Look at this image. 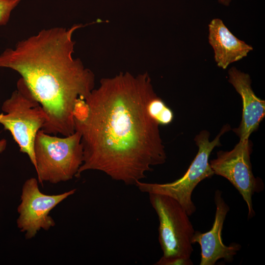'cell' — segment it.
Masks as SVG:
<instances>
[{
	"label": "cell",
	"instance_id": "cell-1",
	"mask_svg": "<svg viewBox=\"0 0 265 265\" xmlns=\"http://www.w3.org/2000/svg\"><path fill=\"white\" fill-rule=\"evenodd\" d=\"M157 95L147 73H120L103 79L85 99L87 108L74 119L81 135L83 162L76 177L88 170L135 185L152 166L165 162L159 125L147 106Z\"/></svg>",
	"mask_w": 265,
	"mask_h": 265
},
{
	"label": "cell",
	"instance_id": "cell-2",
	"mask_svg": "<svg viewBox=\"0 0 265 265\" xmlns=\"http://www.w3.org/2000/svg\"><path fill=\"white\" fill-rule=\"evenodd\" d=\"M82 26L42 29L0 55V68L18 72L40 103L47 115L42 130L49 134L65 136L75 132V104L94 87L93 73L73 57L72 36Z\"/></svg>",
	"mask_w": 265,
	"mask_h": 265
},
{
	"label": "cell",
	"instance_id": "cell-3",
	"mask_svg": "<svg viewBox=\"0 0 265 265\" xmlns=\"http://www.w3.org/2000/svg\"><path fill=\"white\" fill-rule=\"evenodd\" d=\"M159 221V241L163 252L156 265H192L194 229L182 205L168 196L148 193Z\"/></svg>",
	"mask_w": 265,
	"mask_h": 265
},
{
	"label": "cell",
	"instance_id": "cell-4",
	"mask_svg": "<svg viewBox=\"0 0 265 265\" xmlns=\"http://www.w3.org/2000/svg\"><path fill=\"white\" fill-rule=\"evenodd\" d=\"M34 150V168L40 184L69 181L76 176L83 162L81 135L77 131L68 136L58 137L41 129L35 139Z\"/></svg>",
	"mask_w": 265,
	"mask_h": 265
},
{
	"label": "cell",
	"instance_id": "cell-5",
	"mask_svg": "<svg viewBox=\"0 0 265 265\" xmlns=\"http://www.w3.org/2000/svg\"><path fill=\"white\" fill-rule=\"evenodd\" d=\"M1 109L5 114H0V124L10 132L20 151L27 155L35 168L34 141L47 121V115L22 78L17 81L16 90L3 102Z\"/></svg>",
	"mask_w": 265,
	"mask_h": 265
},
{
	"label": "cell",
	"instance_id": "cell-6",
	"mask_svg": "<svg viewBox=\"0 0 265 265\" xmlns=\"http://www.w3.org/2000/svg\"><path fill=\"white\" fill-rule=\"evenodd\" d=\"M229 125L223 126L218 134L212 141L210 132L201 131L194 139L198 151L185 174L180 178L164 184L137 182L135 186L142 192L158 193L171 197L178 201L189 216L194 213L196 207L192 200V194L197 185L214 174L209 162L210 154L214 148L220 145L221 136L229 131Z\"/></svg>",
	"mask_w": 265,
	"mask_h": 265
},
{
	"label": "cell",
	"instance_id": "cell-7",
	"mask_svg": "<svg viewBox=\"0 0 265 265\" xmlns=\"http://www.w3.org/2000/svg\"><path fill=\"white\" fill-rule=\"evenodd\" d=\"M251 151L249 138L239 139L232 150L218 152L217 158L210 163L214 174L227 179L241 194L247 206L248 218L255 215L253 194L264 189L262 180L253 175L250 161Z\"/></svg>",
	"mask_w": 265,
	"mask_h": 265
},
{
	"label": "cell",
	"instance_id": "cell-8",
	"mask_svg": "<svg viewBox=\"0 0 265 265\" xmlns=\"http://www.w3.org/2000/svg\"><path fill=\"white\" fill-rule=\"evenodd\" d=\"M76 191L74 188L61 194L48 195L40 190L37 179L26 180L22 189L17 219V227L26 238H32L40 230H48L53 227L55 223L49 215L50 212Z\"/></svg>",
	"mask_w": 265,
	"mask_h": 265
},
{
	"label": "cell",
	"instance_id": "cell-9",
	"mask_svg": "<svg viewBox=\"0 0 265 265\" xmlns=\"http://www.w3.org/2000/svg\"><path fill=\"white\" fill-rule=\"evenodd\" d=\"M214 202L216 211L212 228L205 233L195 231L192 238V243H197L201 247L200 265H214L220 259L231 262L241 247L236 242L227 246L222 241V230L230 208L218 189L214 193Z\"/></svg>",
	"mask_w": 265,
	"mask_h": 265
},
{
	"label": "cell",
	"instance_id": "cell-10",
	"mask_svg": "<svg viewBox=\"0 0 265 265\" xmlns=\"http://www.w3.org/2000/svg\"><path fill=\"white\" fill-rule=\"evenodd\" d=\"M229 81L241 96L242 100V119L239 127L234 130L239 139L249 138L259 127L265 115V101L256 96L248 74L235 67L229 70Z\"/></svg>",
	"mask_w": 265,
	"mask_h": 265
},
{
	"label": "cell",
	"instance_id": "cell-11",
	"mask_svg": "<svg viewBox=\"0 0 265 265\" xmlns=\"http://www.w3.org/2000/svg\"><path fill=\"white\" fill-rule=\"evenodd\" d=\"M209 29V41L214 52L215 60L224 69L246 56L253 49L235 36L219 19H213Z\"/></svg>",
	"mask_w": 265,
	"mask_h": 265
},
{
	"label": "cell",
	"instance_id": "cell-12",
	"mask_svg": "<svg viewBox=\"0 0 265 265\" xmlns=\"http://www.w3.org/2000/svg\"><path fill=\"white\" fill-rule=\"evenodd\" d=\"M147 110L151 118L159 125H168L173 120L172 110L157 95L149 101Z\"/></svg>",
	"mask_w": 265,
	"mask_h": 265
},
{
	"label": "cell",
	"instance_id": "cell-13",
	"mask_svg": "<svg viewBox=\"0 0 265 265\" xmlns=\"http://www.w3.org/2000/svg\"><path fill=\"white\" fill-rule=\"evenodd\" d=\"M21 0H0V26L8 23L12 10Z\"/></svg>",
	"mask_w": 265,
	"mask_h": 265
},
{
	"label": "cell",
	"instance_id": "cell-14",
	"mask_svg": "<svg viewBox=\"0 0 265 265\" xmlns=\"http://www.w3.org/2000/svg\"><path fill=\"white\" fill-rule=\"evenodd\" d=\"M7 141L5 139H3L0 140V153L2 152L6 148Z\"/></svg>",
	"mask_w": 265,
	"mask_h": 265
},
{
	"label": "cell",
	"instance_id": "cell-15",
	"mask_svg": "<svg viewBox=\"0 0 265 265\" xmlns=\"http://www.w3.org/2000/svg\"><path fill=\"white\" fill-rule=\"evenodd\" d=\"M218 1L225 6H229L232 0H217Z\"/></svg>",
	"mask_w": 265,
	"mask_h": 265
}]
</instances>
